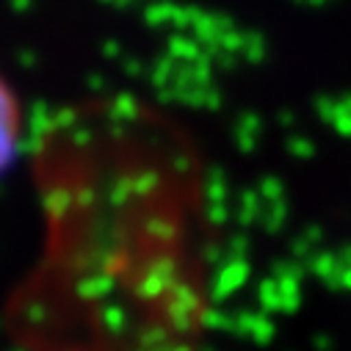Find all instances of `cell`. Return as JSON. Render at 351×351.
<instances>
[{
  "instance_id": "1",
  "label": "cell",
  "mask_w": 351,
  "mask_h": 351,
  "mask_svg": "<svg viewBox=\"0 0 351 351\" xmlns=\"http://www.w3.org/2000/svg\"><path fill=\"white\" fill-rule=\"evenodd\" d=\"M20 138V106L9 83L0 77V171H3L17 149Z\"/></svg>"
}]
</instances>
